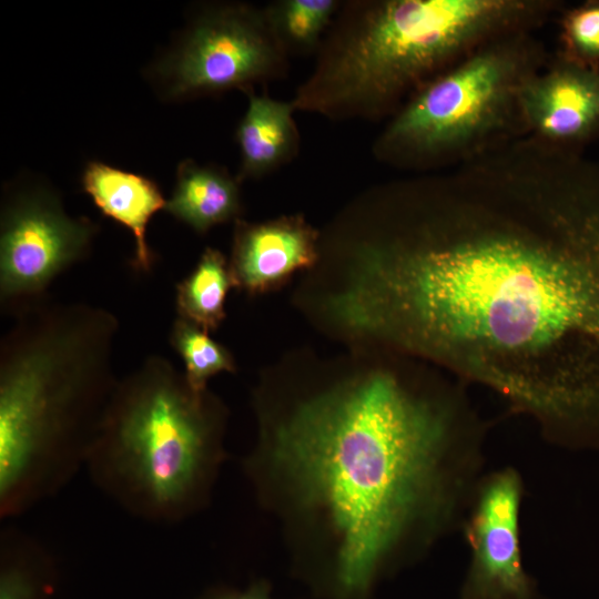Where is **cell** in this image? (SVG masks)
<instances>
[{
  "label": "cell",
  "instance_id": "ba28073f",
  "mask_svg": "<svg viewBox=\"0 0 599 599\" xmlns=\"http://www.w3.org/2000/svg\"><path fill=\"white\" fill-rule=\"evenodd\" d=\"M94 225L68 216L55 200L30 195L1 220V309L17 315L42 301L50 283L89 251Z\"/></svg>",
  "mask_w": 599,
  "mask_h": 599
},
{
  "label": "cell",
  "instance_id": "5b68a950",
  "mask_svg": "<svg viewBox=\"0 0 599 599\" xmlns=\"http://www.w3.org/2000/svg\"><path fill=\"white\" fill-rule=\"evenodd\" d=\"M227 410L195 390L167 358L148 357L119 379L85 468L106 496L152 522H179L211 501L227 458Z\"/></svg>",
  "mask_w": 599,
  "mask_h": 599
},
{
  "label": "cell",
  "instance_id": "277c9868",
  "mask_svg": "<svg viewBox=\"0 0 599 599\" xmlns=\"http://www.w3.org/2000/svg\"><path fill=\"white\" fill-rule=\"evenodd\" d=\"M559 0H378L353 4L292 102L331 119L393 115L486 42L535 31Z\"/></svg>",
  "mask_w": 599,
  "mask_h": 599
},
{
  "label": "cell",
  "instance_id": "e0dca14e",
  "mask_svg": "<svg viewBox=\"0 0 599 599\" xmlns=\"http://www.w3.org/2000/svg\"><path fill=\"white\" fill-rule=\"evenodd\" d=\"M170 341L183 359L185 377L195 390H206L207 380L219 373L236 370L230 352L213 341L207 332L184 318L174 321Z\"/></svg>",
  "mask_w": 599,
  "mask_h": 599
},
{
  "label": "cell",
  "instance_id": "4fadbf2b",
  "mask_svg": "<svg viewBox=\"0 0 599 599\" xmlns=\"http://www.w3.org/2000/svg\"><path fill=\"white\" fill-rule=\"evenodd\" d=\"M295 110L292 101L250 92L247 110L236 131L241 179L263 175L295 154L298 146Z\"/></svg>",
  "mask_w": 599,
  "mask_h": 599
},
{
  "label": "cell",
  "instance_id": "8992f818",
  "mask_svg": "<svg viewBox=\"0 0 599 599\" xmlns=\"http://www.w3.org/2000/svg\"><path fill=\"white\" fill-rule=\"evenodd\" d=\"M548 60L534 31L486 42L406 100L377 138L375 155L398 169L447 170L525 138L519 95Z\"/></svg>",
  "mask_w": 599,
  "mask_h": 599
},
{
  "label": "cell",
  "instance_id": "8fae6325",
  "mask_svg": "<svg viewBox=\"0 0 599 599\" xmlns=\"http://www.w3.org/2000/svg\"><path fill=\"white\" fill-rule=\"evenodd\" d=\"M318 232L301 215L262 223L236 221L230 266L236 287L262 294L292 274L313 266L319 255Z\"/></svg>",
  "mask_w": 599,
  "mask_h": 599
},
{
  "label": "cell",
  "instance_id": "ffe728a7",
  "mask_svg": "<svg viewBox=\"0 0 599 599\" xmlns=\"http://www.w3.org/2000/svg\"><path fill=\"white\" fill-rule=\"evenodd\" d=\"M271 589V585L267 581L257 580L243 591L216 589L206 595L204 599H273Z\"/></svg>",
  "mask_w": 599,
  "mask_h": 599
},
{
  "label": "cell",
  "instance_id": "9c48e42d",
  "mask_svg": "<svg viewBox=\"0 0 599 599\" xmlns=\"http://www.w3.org/2000/svg\"><path fill=\"white\" fill-rule=\"evenodd\" d=\"M524 480L514 467L485 474L461 524L470 561L460 599H536L524 566Z\"/></svg>",
  "mask_w": 599,
  "mask_h": 599
},
{
  "label": "cell",
  "instance_id": "6da1fadb",
  "mask_svg": "<svg viewBox=\"0 0 599 599\" xmlns=\"http://www.w3.org/2000/svg\"><path fill=\"white\" fill-rule=\"evenodd\" d=\"M353 252L344 327L599 446V163L514 140L402 181Z\"/></svg>",
  "mask_w": 599,
  "mask_h": 599
},
{
  "label": "cell",
  "instance_id": "d6986e66",
  "mask_svg": "<svg viewBox=\"0 0 599 599\" xmlns=\"http://www.w3.org/2000/svg\"><path fill=\"white\" fill-rule=\"evenodd\" d=\"M42 549L34 541L7 531L1 541L0 599H37L38 585L32 567Z\"/></svg>",
  "mask_w": 599,
  "mask_h": 599
},
{
  "label": "cell",
  "instance_id": "ac0fdd59",
  "mask_svg": "<svg viewBox=\"0 0 599 599\" xmlns=\"http://www.w3.org/2000/svg\"><path fill=\"white\" fill-rule=\"evenodd\" d=\"M556 55L599 71V0H587L559 12Z\"/></svg>",
  "mask_w": 599,
  "mask_h": 599
},
{
  "label": "cell",
  "instance_id": "7c38bea8",
  "mask_svg": "<svg viewBox=\"0 0 599 599\" xmlns=\"http://www.w3.org/2000/svg\"><path fill=\"white\" fill-rule=\"evenodd\" d=\"M82 183L104 215L132 232L135 240L132 260L134 268L138 272H150L154 255L145 238L146 226L151 217L166 206V200L158 185L142 175L99 162L88 164Z\"/></svg>",
  "mask_w": 599,
  "mask_h": 599
},
{
  "label": "cell",
  "instance_id": "9a60e30c",
  "mask_svg": "<svg viewBox=\"0 0 599 599\" xmlns=\"http://www.w3.org/2000/svg\"><path fill=\"white\" fill-rule=\"evenodd\" d=\"M232 287L236 283L230 263L219 250L206 247L193 271L176 285L179 317L207 333L217 329Z\"/></svg>",
  "mask_w": 599,
  "mask_h": 599
},
{
  "label": "cell",
  "instance_id": "30bf717a",
  "mask_svg": "<svg viewBox=\"0 0 599 599\" xmlns=\"http://www.w3.org/2000/svg\"><path fill=\"white\" fill-rule=\"evenodd\" d=\"M519 113L525 138L582 155L599 141V71L551 55L524 85Z\"/></svg>",
  "mask_w": 599,
  "mask_h": 599
},
{
  "label": "cell",
  "instance_id": "5bb4252c",
  "mask_svg": "<svg viewBox=\"0 0 599 599\" xmlns=\"http://www.w3.org/2000/svg\"><path fill=\"white\" fill-rule=\"evenodd\" d=\"M165 210L197 233H204L238 214L241 202L237 182L215 167L183 162Z\"/></svg>",
  "mask_w": 599,
  "mask_h": 599
},
{
  "label": "cell",
  "instance_id": "3957f363",
  "mask_svg": "<svg viewBox=\"0 0 599 599\" xmlns=\"http://www.w3.org/2000/svg\"><path fill=\"white\" fill-rule=\"evenodd\" d=\"M0 348V515L16 517L85 467L119 382L116 317L82 303L21 311Z\"/></svg>",
  "mask_w": 599,
  "mask_h": 599
},
{
  "label": "cell",
  "instance_id": "7a4b0ae2",
  "mask_svg": "<svg viewBox=\"0 0 599 599\" xmlns=\"http://www.w3.org/2000/svg\"><path fill=\"white\" fill-rule=\"evenodd\" d=\"M465 384L383 365L256 392L242 470L315 598L370 599L461 527L487 434Z\"/></svg>",
  "mask_w": 599,
  "mask_h": 599
},
{
  "label": "cell",
  "instance_id": "2e32d148",
  "mask_svg": "<svg viewBox=\"0 0 599 599\" xmlns=\"http://www.w3.org/2000/svg\"><path fill=\"white\" fill-rule=\"evenodd\" d=\"M338 7L335 0H282L265 13L284 49L306 50L316 45Z\"/></svg>",
  "mask_w": 599,
  "mask_h": 599
},
{
  "label": "cell",
  "instance_id": "52a82bcc",
  "mask_svg": "<svg viewBox=\"0 0 599 599\" xmlns=\"http://www.w3.org/2000/svg\"><path fill=\"white\" fill-rule=\"evenodd\" d=\"M285 49L265 11L227 7L202 17L167 65L171 93L243 90L280 75Z\"/></svg>",
  "mask_w": 599,
  "mask_h": 599
}]
</instances>
